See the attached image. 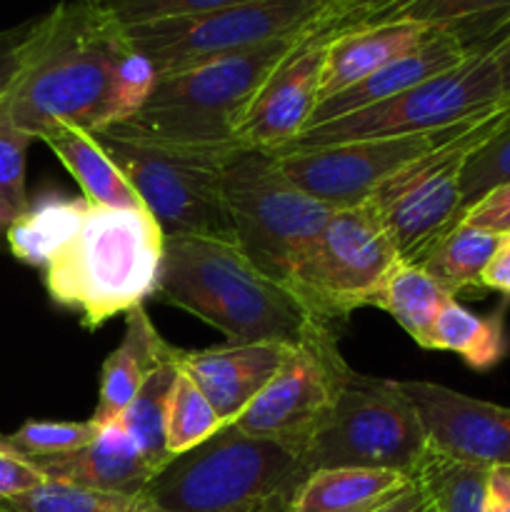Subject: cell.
<instances>
[{"instance_id": "obj_1", "label": "cell", "mask_w": 510, "mask_h": 512, "mask_svg": "<svg viewBox=\"0 0 510 512\" xmlns=\"http://www.w3.org/2000/svg\"><path fill=\"white\" fill-rule=\"evenodd\" d=\"M155 80L153 65L100 0H63L33 18L0 120L33 140L60 123L98 133L138 113Z\"/></svg>"}, {"instance_id": "obj_2", "label": "cell", "mask_w": 510, "mask_h": 512, "mask_svg": "<svg viewBox=\"0 0 510 512\" xmlns=\"http://www.w3.org/2000/svg\"><path fill=\"white\" fill-rule=\"evenodd\" d=\"M155 298L213 325L230 345H295L320 323L285 285L260 273L235 240L223 238H165Z\"/></svg>"}, {"instance_id": "obj_3", "label": "cell", "mask_w": 510, "mask_h": 512, "mask_svg": "<svg viewBox=\"0 0 510 512\" xmlns=\"http://www.w3.org/2000/svg\"><path fill=\"white\" fill-rule=\"evenodd\" d=\"M163 250V230L145 208L90 205L78 235L45 265V288L95 330L158 293Z\"/></svg>"}, {"instance_id": "obj_4", "label": "cell", "mask_w": 510, "mask_h": 512, "mask_svg": "<svg viewBox=\"0 0 510 512\" xmlns=\"http://www.w3.org/2000/svg\"><path fill=\"white\" fill-rule=\"evenodd\" d=\"M303 35H288L178 73L158 75L138 113L115 125L163 143L200 148L238 145L240 123L250 103Z\"/></svg>"}, {"instance_id": "obj_5", "label": "cell", "mask_w": 510, "mask_h": 512, "mask_svg": "<svg viewBox=\"0 0 510 512\" xmlns=\"http://www.w3.org/2000/svg\"><path fill=\"white\" fill-rule=\"evenodd\" d=\"M303 483L300 460L273 440L223 428L173 455L140 495L145 512H268Z\"/></svg>"}, {"instance_id": "obj_6", "label": "cell", "mask_w": 510, "mask_h": 512, "mask_svg": "<svg viewBox=\"0 0 510 512\" xmlns=\"http://www.w3.org/2000/svg\"><path fill=\"white\" fill-rule=\"evenodd\" d=\"M128 183L143 200L145 210L160 225L165 238L235 240L225 205L223 175L240 145L200 148L140 138L120 125L93 133Z\"/></svg>"}, {"instance_id": "obj_7", "label": "cell", "mask_w": 510, "mask_h": 512, "mask_svg": "<svg viewBox=\"0 0 510 512\" xmlns=\"http://www.w3.org/2000/svg\"><path fill=\"white\" fill-rule=\"evenodd\" d=\"M223 188L235 243L260 273L293 293L335 208L290 183L265 150H240L225 168Z\"/></svg>"}, {"instance_id": "obj_8", "label": "cell", "mask_w": 510, "mask_h": 512, "mask_svg": "<svg viewBox=\"0 0 510 512\" xmlns=\"http://www.w3.org/2000/svg\"><path fill=\"white\" fill-rule=\"evenodd\" d=\"M425 455L428 438L400 380L355 373L300 453V473L305 480L315 470L375 468L415 478Z\"/></svg>"}, {"instance_id": "obj_9", "label": "cell", "mask_w": 510, "mask_h": 512, "mask_svg": "<svg viewBox=\"0 0 510 512\" xmlns=\"http://www.w3.org/2000/svg\"><path fill=\"white\" fill-rule=\"evenodd\" d=\"M315 28H333L330 0H253L210 13L125 25V33L155 75H168Z\"/></svg>"}, {"instance_id": "obj_10", "label": "cell", "mask_w": 510, "mask_h": 512, "mask_svg": "<svg viewBox=\"0 0 510 512\" xmlns=\"http://www.w3.org/2000/svg\"><path fill=\"white\" fill-rule=\"evenodd\" d=\"M500 103H505V95L498 65L490 58V53H473L455 68L423 80L415 88L403 90L383 103L340 115L328 123L310 125L273 155L325 148V145L363 138L433 133V130L450 128L460 120L488 113Z\"/></svg>"}, {"instance_id": "obj_11", "label": "cell", "mask_w": 510, "mask_h": 512, "mask_svg": "<svg viewBox=\"0 0 510 512\" xmlns=\"http://www.w3.org/2000/svg\"><path fill=\"white\" fill-rule=\"evenodd\" d=\"M505 123L508 108L503 103L460 135L403 165L370 195L368 200L393 235L400 260L420 265L428 250L458 225L463 213L460 178L465 163Z\"/></svg>"}, {"instance_id": "obj_12", "label": "cell", "mask_w": 510, "mask_h": 512, "mask_svg": "<svg viewBox=\"0 0 510 512\" xmlns=\"http://www.w3.org/2000/svg\"><path fill=\"white\" fill-rule=\"evenodd\" d=\"M398 248L370 200L335 208L293 283V295L320 323L335 325L355 308L373 305Z\"/></svg>"}, {"instance_id": "obj_13", "label": "cell", "mask_w": 510, "mask_h": 512, "mask_svg": "<svg viewBox=\"0 0 510 512\" xmlns=\"http://www.w3.org/2000/svg\"><path fill=\"white\" fill-rule=\"evenodd\" d=\"M353 378L355 370L340 355L333 325L315 323L300 343L290 345L268 385L230 428L250 438L273 440L300 460L308 440Z\"/></svg>"}, {"instance_id": "obj_14", "label": "cell", "mask_w": 510, "mask_h": 512, "mask_svg": "<svg viewBox=\"0 0 510 512\" xmlns=\"http://www.w3.org/2000/svg\"><path fill=\"white\" fill-rule=\"evenodd\" d=\"M483 115L485 113L460 120L450 128L433 130V133L350 140V143L325 145V148L280 153L275 158L285 178L300 190L330 208H348V205L365 203L403 165L413 163L415 158L430 153L445 140L460 135Z\"/></svg>"}, {"instance_id": "obj_15", "label": "cell", "mask_w": 510, "mask_h": 512, "mask_svg": "<svg viewBox=\"0 0 510 512\" xmlns=\"http://www.w3.org/2000/svg\"><path fill=\"white\" fill-rule=\"evenodd\" d=\"M423 423L428 450L460 463L510 468V408L428 380H400Z\"/></svg>"}, {"instance_id": "obj_16", "label": "cell", "mask_w": 510, "mask_h": 512, "mask_svg": "<svg viewBox=\"0 0 510 512\" xmlns=\"http://www.w3.org/2000/svg\"><path fill=\"white\" fill-rule=\"evenodd\" d=\"M333 28H315L270 73L250 103L238 130V145L278 153L310 123L320 100L325 48Z\"/></svg>"}, {"instance_id": "obj_17", "label": "cell", "mask_w": 510, "mask_h": 512, "mask_svg": "<svg viewBox=\"0 0 510 512\" xmlns=\"http://www.w3.org/2000/svg\"><path fill=\"white\" fill-rule=\"evenodd\" d=\"M35 463L48 480L123 498H140L150 480L163 470V465L143 453L118 420L98 425V435L85 448Z\"/></svg>"}, {"instance_id": "obj_18", "label": "cell", "mask_w": 510, "mask_h": 512, "mask_svg": "<svg viewBox=\"0 0 510 512\" xmlns=\"http://www.w3.org/2000/svg\"><path fill=\"white\" fill-rule=\"evenodd\" d=\"M288 348L283 343H228L208 350H178V368L195 380L228 428L268 385Z\"/></svg>"}, {"instance_id": "obj_19", "label": "cell", "mask_w": 510, "mask_h": 512, "mask_svg": "<svg viewBox=\"0 0 510 512\" xmlns=\"http://www.w3.org/2000/svg\"><path fill=\"white\" fill-rule=\"evenodd\" d=\"M470 55L473 53L465 48L458 35L445 28H433V33L418 48L400 55L398 60L388 63L385 68L375 70L373 75L355 83L353 88L315 105L308 128L310 125L328 123V120L340 118V115L355 113V110L370 108L375 103H383V100L393 98L403 90L415 88L423 80H430L435 75L445 73V70L455 68L463 60H468Z\"/></svg>"}, {"instance_id": "obj_20", "label": "cell", "mask_w": 510, "mask_h": 512, "mask_svg": "<svg viewBox=\"0 0 510 512\" xmlns=\"http://www.w3.org/2000/svg\"><path fill=\"white\" fill-rule=\"evenodd\" d=\"M430 33L433 28L423 23H370L335 30L325 48L318 103L353 88L375 70L410 53Z\"/></svg>"}, {"instance_id": "obj_21", "label": "cell", "mask_w": 510, "mask_h": 512, "mask_svg": "<svg viewBox=\"0 0 510 512\" xmlns=\"http://www.w3.org/2000/svg\"><path fill=\"white\" fill-rule=\"evenodd\" d=\"M175 358L178 348L158 333L143 305L125 313V335L100 370V400L90 420L95 425L118 420V415L148 383L150 375L173 363Z\"/></svg>"}, {"instance_id": "obj_22", "label": "cell", "mask_w": 510, "mask_h": 512, "mask_svg": "<svg viewBox=\"0 0 510 512\" xmlns=\"http://www.w3.org/2000/svg\"><path fill=\"white\" fill-rule=\"evenodd\" d=\"M413 480L398 470H315L295 488L288 512H378L403 495Z\"/></svg>"}, {"instance_id": "obj_23", "label": "cell", "mask_w": 510, "mask_h": 512, "mask_svg": "<svg viewBox=\"0 0 510 512\" xmlns=\"http://www.w3.org/2000/svg\"><path fill=\"white\" fill-rule=\"evenodd\" d=\"M38 140H43L55 158L68 168V173L78 180L83 198L90 205L120 210L145 208L123 170L110 160L93 133L60 123L45 130Z\"/></svg>"}, {"instance_id": "obj_24", "label": "cell", "mask_w": 510, "mask_h": 512, "mask_svg": "<svg viewBox=\"0 0 510 512\" xmlns=\"http://www.w3.org/2000/svg\"><path fill=\"white\" fill-rule=\"evenodd\" d=\"M370 23L445 28L458 35L470 53H488L490 45L510 30V0H398Z\"/></svg>"}, {"instance_id": "obj_25", "label": "cell", "mask_w": 510, "mask_h": 512, "mask_svg": "<svg viewBox=\"0 0 510 512\" xmlns=\"http://www.w3.org/2000/svg\"><path fill=\"white\" fill-rule=\"evenodd\" d=\"M90 213L85 198L63 193H43L30 200L28 210L5 233V245L15 260L45 268L83 228Z\"/></svg>"}, {"instance_id": "obj_26", "label": "cell", "mask_w": 510, "mask_h": 512, "mask_svg": "<svg viewBox=\"0 0 510 512\" xmlns=\"http://www.w3.org/2000/svg\"><path fill=\"white\" fill-rule=\"evenodd\" d=\"M500 238L503 235L458 223L428 250L420 265L450 298L483 290V270Z\"/></svg>"}, {"instance_id": "obj_27", "label": "cell", "mask_w": 510, "mask_h": 512, "mask_svg": "<svg viewBox=\"0 0 510 512\" xmlns=\"http://www.w3.org/2000/svg\"><path fill=\"white\" fill-rule=\"evenodd\" d=\"M450 295L425 273L423 265L400 260L375 295V308L385 310L420 348H428L438 313Z\"/></svg>"}, {"instance_id": "obj_28", "label": "cell", "mask_w": 510, "mask_h": 512, "mask_svg": "<svg viewBox=\"0 0 510 512\" xmlns=\"http://www.w3.org/2000/svg\"><path fill=\"white\" fill-rule=\"evenodd\" d=\"M428 350L458 353L473 370L495 368L508 350L503 310L488 315V318H480L463 308L458 300L450 298L435 318Z\"/></svg>"}, {"instance_id": "obj_29", "label": "cell", "mask_w": 510, "mask_h": 512, "mask_svg": "<svg viewBox=\"0 0 510 512\" xmlns=\"http://www.w3.org/2000/svg\"><path fill=\"white\" fill-rule=\"evenodd\" d=\"M175 375H178V358L150 375L133 403L118 415V423L128 430L130 438L143 448L148 458H153L163 468L173 458L165 445V408H168V395Z\"/></svg>"}, {"instance_id": "obj_30", "label": "cell", "mask_w": 510, "mask_h": 512, "mask_svg": "<svg viewBox=\"0 0 510 512\" xmlns=\"http://www.w3.org/2000/svg\"><path fill=\"white\" fill-rule=\"evenodd\" d=\"M488 473L490 468L483 465L460 463L428 450L415 478L430 493L435 512H483Z\"/></svg>"}, {"instance_id": "obj_31", "label": "cell", "mask_w": 510, "mask_h": 512, "mask_svg": "<svg viewBox=\"0 0 510 512\" xmlns=\"http://www.w3.org/2000/svg\"><path fill=\"white\" fill-rule=\"evenodd\" d=\"M225 425L188 373L178 368L165 408V445L170 455H180L220 433Z\"/></svg>"}, {"instance_id": "obj_32", "label": "cell", "mask_w": 510, "mask_h": 512, "mask_svg": "<svg viewBox=\"0 0 510 512\" xmlns=\"http://www.w3.org/2000/svg\"><path fill=\"white\" fill-rule=\"evenodd\" d=\"M0 512H145V508L140 498L95 493L60 480H45L30 493L3 500Z\"/></svg>"}, {"instance_id": "obj_33", "label": "cell", "mask_w": 510, "mask_h": 512, "mask_svg": "<svg viewBox=\"0 0 510 512\" xmlns=\"http://www.w3.org/2000/svg\"><path fill=\"white\" fill-rule=\"evenodd\" d=\"M33 143L30 135L0 120V238L5 240L10 225L28 210L25 193V158Z\"/></svg>"}, {"instance_id": "obj_34", "label": "cell", "mask_w": 510, "mask_h": 512, "mask_svg": "<svg viewBox=\"0 0 510 512\" xmlns=\"http://www.w3.org/2000/svg\"><path fill=\"white\" fill-rule=\"evenodd\" d=\"M98 435V425L93 420L83 423H50V420H28L15 433L5 435L10 445L25 458L43 460L55 455H68L73 450L85 448Z\"/></svg>"}, {"instance_id": "obj_35", "label": "cell", "mask_w": 510, "mask_h": 512, "mask_svg": "<svg viewBox=\"0 0 510 512\" xmlns=\"http://www.w3.org/2000/svg\"><path fill=\"white\" fill-rule=\"evenodd\" d=\"M510 183V118L495 135H490L478 150L468 158L460 178V193H463L465 208L483 198L488 190ZM460 213V215H463ZM460 220V218H458Z\"/></svg>"}, {"instance_id": "obj_36", "label": "cell", "mask_w": 510, "mask_h": 512, "mask_svg": "<svg viewBox=\"0 0 510 512\" xmlns=\"http://www.w3.org/2000/svg\"><path fill=\"white\" fill-rule=\"evenodd\" d=\"M100 3L120 25H138L150 23V20L210 13V10L253 3V0H100Z\"/></svg>"}, {"instance_id": "obj_37", "label": "cell", "mask_w": 510, "mask_h": 512, "mask_svg": "<svg viewBox=\"0 0 510 512\" xmlns=\"http://www.w3.org/2000/svg\"><path fill=\"white\" fill-rule=\"evenodd\" d=\"M45 480L48 478L40 470V465L33 458H25L23 453H18L5 440V435H0V503L30 493Z\"/></svg>"}, {"instance_id": "obj_38", "label": "cell", "mask_w": 510, "mask_h": 512, "mask_svg": "<svg viewBox=\"0 0 510 512\" xmlns=\"http://www.w3.org/2000/svg\"><path fill=\"white\" fill-rule=\"evenodd\" d=\"M458 223L473 225V228L490 230V233L508 235L510 233V183L498 185L488 190L480 200H475L465 213L460 215Z\"/></svg>"}, {"instance_id": "obj_39", "label": "cell", "mask_w": 510, "mask_h": 512, "mask_svg": "<svg viewBox=\"0 0 510 512\" xmlns=\"http://www.w3.org/2000/svg\"><path fill=\"white\" fill-rule=\"evenodd\" d=\"M30 30H33V20L15 25V28L0 30V103L5 100L8 90L13 88L15 78H18Z\"/></svg>"}, {"instance_id": "obj_40", "label": "cell", "mask_w": 510, "mask_h": 512, "mask_svg": "<svg viewBox=\"0 0 510 512\" xmlns=\"http://www.w3.org/2000/svg\"><path fill=\"white\" fill-rule=\"evenodd\" d=\"M333 3V33L335 30L365 25L395 5L398 0H330Z\"/></svg>"}, {"instance_id": "obj_41", "label": "cell", "mask_w": 510, "mask_h": 512, "mask_svg": "<svg viewBox=\"0 0 510 512\" xmlns=\"http://www.w3.org/2000/svg\"><path fill=\"white\" fill-rule=\"evenodd\" d=\"M483 288L510 295V233L503 235L493 258L483 270Z\"/></svg>"}, {"instance_id": "obj_42", "label": "cell", "mask_w": 510, "mask_h": 512, "mask_svg": "<svg viewBox=\"0 0 510 512\" xmlns=\"http://www.w3.org/2000/svg\"><path fill=\"white\" fill-rule=\"evenodd\" d=\"M483 512H510V468H490Z\"/></svg>"}, {"instance_id": "obj_43", "label": "cell", "mask_w": 510, "mask_h": 512, "mask_svg": "<svg viewBox=\"0 0 510 512\" xmlns=\"http://www.w3.org/2000/svg\"><path fill=\"white\" fill-rule=\"evenodd\" d=\"M378 512H435V505L430 500V493L425 490V485L415 478L413 485L403 495H398L393 503H388Z\"/></svg>"}, {"instance_id": "obj_44", "label": "cell", "mask_w": 510, "mask_h": 512, "mask_svg": "<svg viewBox=\"0 0 510 512\" xmlns=\"http://www.w3.org/2000/svg\"><path fill=\"white\" fill-rule=\"evenodd\" d=\"M490 58L498 65L500 80H503V95L505 100H510V30L505 35H500L493 45L488 48Z\"/></svg>"}, {"instance_id": "obj_45", "label": "cell", "mask_w": 510, "mask_h": 512, "mask_svg": "<svg viewBox=\"0 0 510 512\" xmlns=\"http://www.w3.org/2000/svg\"><path fill=\"white\" fill-rule=\"evenodd\" d=\"M268 512H288V503H280V505H275V508H270Z\"/></svg>"}, {"instance_id": "obj_46", "label": "cell", "mask_w": 510, "mask_h": 512, "mask_svg": "<svg viewBox=\"0 0 510 512\" xmlns=\"http://www.w3.org/2000/svg\"><path fill=\"white\" fill-rule=\"evenodd\" d=\"M505 108H508V118H510V100H505Z\"/></svg>"}]
</instances>
